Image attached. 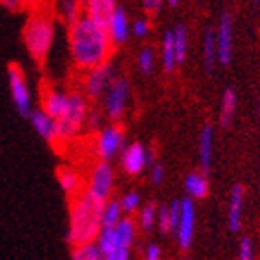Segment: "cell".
<instances>
[{"label":"cell","mask_w":260,"mask_h":260,"mask_svg":"<svg viewBox=\"0 0 260 260\" xmlns=\"http://www.w3.org/2000/svg\"><path fill=\"white\" fill-rule=\"evenodd\" d=\"M113 42L108 31L93 24L87 17H82L70 26V51L77 68L91 71L109 62Z\"/></svg>","instance_id":"1"},{"label":"cell","mask_w":260,"mask_h":260,"mask_svg":"<svg viewBox=\"0 0 260 260\" xmlns=\"http://www.w3.org/2000/svg\"><path fill=\"white\" fill-rule=\"evenodd\" d=\"M106 202H100L87 191L71 199L70 202V230L68 242L73 247L93 244L102 231V211Z\"/></svg>","instance_id":"2"},{"label":"cell","mask_w":260,"mask_h":260,"mask_svg":"<svg viewBox=\"0 0 260 260\" xmlns=\"http://www.w3.org/2000/svg\"><path fill=\"white\" fill-rule=\"evenodd\" d=\"M22 37H24L26 49L33 56V60L44 64L51 51L53 40H55V22L48 13L35 11L27 18Z\"/></svg>","instance_id":"3"},{"label":"cell","mask_w":260,"mask_h":260,"mask_svg":"<svg viewBox=\"0 0 260 260\" xmlns=\"http://www.w3.org/2000/svg\"><path fill=\"white\" fill-rule=\"evenodd\" d=\"M89 113V106L87 100L80 93H71L70 95V104L62 113V117L56 122V137L58 142H68V140L75 139L82 127L86 126V118Z\"/></svg>","instance_id":"4"},{"label":"cell","mask_w":260,"mask_h":260,"mask_svg":"<svg viewBox=\"0 0 260 260\" xmlns=\"http://www.w3.org/2000/svg\"><path fill=\"white\" fill-rule=\"evenodd\" d=\"M8 84H9V93L13 99V104L17 111L20 113V117H31V91L27 86L26 75L22 71L18 64H9L8 68Z\"/></svg>","instance_id":"5"},{"label":"cell","mask_w":260,"mask_h":260,"mask_svg":"<svg viewBox=\"0 0 260 260\" xmlns=\"http://www.w3.org/2000/svg\"><path fill=\"white\" fill-rule=\"evenodd\" d=\"M124 142H126V133L118 124H109L99 131V137L95 140V151L102 162H108L111 158L124 151Z\"/></svg>","instance_id":"6"},{"label":"cell","mask_w":260,"mask_h":260,"mask_svg":"<svg viewBox=\"0 0 260 260\" xmlns=\"http://www.w3.org/2000/svg\"><path fill=\"white\" fill-rule=\"evenodd\" d=\"M131 95V86L126 78H115V82L108 89L104 100V113L109 120L117 122L124 117L127 108V100Z\"/></svg>","instance_id":"7"},{"label":"cell","mask_w":260,"mask_h":260,"mask_svg":"<svg viewBox=\"0 0 260 260\" xmlns=\"http://www.w3.org/2000/svg\"><path fill=\"white\" fill-rule=\"evenodd\" d=\"M115 70H113L111 62H106L100 68L87 71L86 80H84V95L91 100L104 99L111 84L115 82Z\"/></svg>","instance_id":"8"},{"label":"cell","mask_w":260,"mask_h":260,"mask_svg":"<svg viewBox=\"0 0 260 260\" xmlns=\"http://www.w3.org/2000/svg\"><path fill=\"white\" fill-rule=\"evenodd\" d=\"M113 184H115V171L109 166V162L99 160L91 169L89 175V184H87V193L95 197L100 202H108L109 195L113 191Z\"/></svg>","instance_id":"9"},{"label":"cell","mask_w":260,"mask_h":260,"mask_svg":"<svg viewBox=\"0 0 260 260\" xmlns=\"http://www.w3.org/2000/svg\"><path fill=\"white\" fill-rule=\"evenodd\" d=\"M195 224H197V209L191 199L180 200V220H178V228L175 231L177 235V244L182 251H187L193 244V237H195Z\"/></svg>","instance_id":"10"},{"label":"cell","mask_w":260,"mask_h":260,"mask_svg":"<svg viewBox=\"0 0 260 260\" xmlns=\"http://www.w3.org/2000/svg\"><path fill=\"white\" fill-rule=\"evenodd\" d=\"M233 17L224 11L217 26V58L222 66H228L233 58Z\"/></svg>","instance_id":"11"},{"label":"cell","mask_w":260,"mask_h":260,"mask_svg":"<svg viewBox=\"0 0 260 260\" xmlns=\"http://www.w3.org/2000/svg\"><path fill=\"white\" fill-rule=\"evenodd\" d=\"M118 4L115 0H87L84 2V17H87L93 24L108 31L109 22L113 18Z\"/></svg>","instance_id":"12"},{"label":"cell","mask_w":260,"mask_h":260,"mask_svg":"<svg viewBox=\"0 0 260 260\" xmlns=\"http://www.w3.org/2000/svg\"><path fill=\"white\" fill-rule=\"evenodd\" d=\"M146 155H148V148H144L140 142H133L124 148L120 153V162L122 168L127 175H139L140 171L148 168L146 162Z\"/></svg>","instance_id":"13"},{"label":"cell","mask_w":260,"mask_h":260,"mask_svg":"<svg viewBox=\"0 0 260 260\" xmlns=\"http://www.w3.org/2000/svg\"><path fill=\"white\" fill-rule=\"evenodd\" d=\"M246 191L242 184H235L230 191V202H228V228L231 233H239L242 228V213Z\"/></svg>","instance_id":"14"},{"label":"cell","mask_w":260,"mask_h":260,"mask_svg":"<svg viewBox=\"0 0 260 260\" xmlns=\"http://www.w3.org/2000/svg\"><path fill=\"white\" fill-rule=\"evenodd\" d=\"M131 31V24H129V17H127V11L122 6H118L113 13V18L108 26V35L111 39L113 46H120L127 40Z\"/></svg>","instance_id":"15"},{"label":"cell","mask_w":260,"mask_h":260,"mask_svg":"<svg viewBox=\"0 0 260 260\" xmlns=\"http://www.w3.org/2000/svg\"><path fill=\"white\" fill-rule=\"evenodd\" d=\"M31 127L35 129V133L40 139H44L49 144H58V137H56V122L53 120L49 115L42 111V109H35L29 117Z\"/></svg>","instance_id":"16"},{"label":"cell","mask_w":260,"mask_h":260,"mask_svg":"<svg viewBox=\"0 0 260 260\" xmlns=\"http://www.w3.org/2000/svg\"><path fill=\"white\" fill-rule=\"evenodd\" d=\"M213 142H215V129H213L211 124H204L199 135V160L204 175L211 169Z\"/></svg>","instance_id":"17"},{"label":"cell","mask_w":260,"mask_h":260,"mask_svg":"<svg viewBox=\"0 0 260 260\" xmlns=\"http://www.w3.org/2000/svg\"><path fill=\"white\" fill-rule=\"evenodd\" d=\"M70 104V95L68 93H62L58 89H48L44 93L42 99V111L46 115L53 118V120H58L62 117V113L66 111Z\"/></svg>","instance_id":"18"},{"label":"cell","mask_w":260,"mask_h":260,"mask_svg":"<svg viewBox=\"0 0 260 260\" xmlns=\"http://www.w3.org/2000/svg\"><path fill=\"white\" fill-rule=\"evenodd\" d=\"M56 180H58V186L64 191L70 199H75L77 195L82 193V178L80 175L71 168H60L56 171Z\"/></svg>","instance_id":"19"},{"label":"cell","mask_w":260,"mask_h":260,"mask_svg":"<svg viewBox=\"0 0 260 260\" xmlns=\"http://www.w3.org/2000/svg\"><path fill=\"white\" fill-rule=\"evenodd\" d=\"M184 187H186L187 199L202 200L209 193V182L204 173H189L184 178Z\"/></svg>","instance_id":"20"},{"label":"cell","mask_w":260,"mask_h":260,"mask_svg":"<svg viewBox=\"0 0 260 260\" xmlns=\"http://www.w3.org/2000/svg\"><path fill=\"white\" fill-rule=\"evenodd\" d=\"M202 60H204L206 71H213L215 64L218 62L217 58V31H213L211 27L204 31L202 37Z\"/></svg>","instance_id":"21"},{"label":"cell","mask_w":260,"mask_h":260,"mask_svg":"<svg viewBox=\"0 0 260 260\" xmlns=\"http://www.w3.org/2000/svg\"><path fill=\"white\" fill-rule=\"evenodd\" d=\"M235 113H237V91L233 87H228L224 93H222L220 100V126L222 127H230L235 120Z\"/></svg>","instance_id":"22"},{"label":"cell","mask_w":260,"mask_h":260,"mask_svg":"<svg viewBox=\"0 0 260 260\" xmlns=\"http://www.w3.org/2000/svg\"><path fill=\"white\" fill-rule=\"evenodd\" d=\"M122 218H124V211H122L120 200H108L104 204V211H102V230L117 228Z\"/></svg>","instance_id":"23"},{"label":"cell","mask_w":260,"mask_h":260,"mask_svg":"<svg viewBox=\"0 0 260 260\" xmlns=\"http://www.w3.org/2000/svg\"><path fill=\"white\" fill-rule=\"evenodd\" d=\"M115 233H117L118 244L122 247L131 249V246L135 242V235H137V224H135V220L131 217H124L115 228Z\"/></svg>","instance_id":"24"},{"label":"cell","mask_w":260,"mask_h":260,"mask_svg":"<svg viewBox=\"0 0 260 260\" xmlns=\"http://www.w3.org/2000/svg\"><path fill=\"white\" fill-rule=\"evenodd\" d=\"M162 64H164L166 73H171L178 64L177 53H175V44H173V29L166 31L164 39H162Z\"/></svg>","instance_id":"25"},{"label":"cell","mask_w":260,"mask_h":260,"mask_svg":"<svg viewBox=\"0 0 260 260\" xmlns=\"http://www.w3.org/2000/svg\"><path fill=\"white\" fill-rule=\"evenodd\" d=\"M173 44H175V53H177V62L186 60L187 51H189V31L184 24H178L173 29Z\"/></svg>","instance_id":"26"},{"label":"cell","mask_w":260,"mask_h":260,"mask_svg":"<svg viewBox=\"0 0 260 260\" xmlns=\"http://www.w3.org/2000/svg\"><path fill=\"white\" fill-rule=\"evenodd\" d=\"M58 11L62 13V17L66 18V22L73 26L75 22H78L84 17V2H75V0H66L58 4Z\"/></svg>","instance_id":"27"},{"label":"cell","mask_w":260,"mask_h":260,"mask_svg":"<svg viewBox=\"0 0 260 260\" xmlns=\"http://www.w3.org/2000/svg\"><path fill=\"white\" fill-rule=\"evenodd\" d=\"M71 260H104V255L99 249L96 242H93V244H84V246L73 247Z\"/></svg>","instance_id":"28"},{"label":"cell","mask_w":260,"mask_h":260,"mask_svg":"<svg viewBox=\"0 0 260 260\" xmlns=\"http://www.w3.org/2000/svg\"><path fill=\"white\" fill-rule=\"evenodd\" d=\"M96 246L99 249L102 251V255H108V253L115 251L118 247H122L118 244V239H117V233H115V228L113 230H102L99 235V239H96Z\"/></svg>","instance_id":"29"},{"label":"cell","mask_w":260,"mask_h":260,"mask_svg":"<svg viewBox=\"0 0 260 260\" xmlns=\"http://www.w3.org/2000/svg\"><path fill=\"white\" fill-rule=\"evenodd\" d=\"M156 224V208L153 204H146L140 209V228L144 231H151Z\"/></svg>","instance_id":"30"},{"label":"cell","mask_w":260,"mask_h":260,"mask_svg":"<svg viewBox=\"0 0 260 260\" xmlns=\"http://www.w3.org/2000/svg\"><path fill=\"white\" fill-rule=\"evenodd\" d=\"M120 206L124 215H131V213H135L140 208V195L135 193V191H129V193H126V195L122 197Z\"/></svg>","instance_id":"31"},{"label":"cell","mask_w":260,"mask_h":260,"mask_svg":"<svg viewBox=\"0 0 260 260\" xmlns=\"http://www.w3.org/2000/svg\"><path fill=\"white\" fill-rule=\"evenodd\" d=\"M155 68V55L151 49H142L139 53V70L142 75H149Z\"/></svg>","instance_id":"32"},{"label":"cell","mask_w":260,"mask_h":260,"mask_svg":"<svg viewBox=\"0 0 260 260\" xmlns=\"http://www.w3.org/2000/svg\"><path fill=\"white\" fill-rule=\"evenodd\" d=\"M156 224L162 233H169L171 231V224H169V208L168 206H160L156 211Z\"/></svg>","instance_id":"33"},{"label":"cell","mask_w":260,"mask_h":260,"mask_svg":"<svg viewBox=\"0 0 260 260\" xmlns=\"http://www.w3.org/2000/svg\"><path fill=\"white\" fill-rule=\"evenodd\" d=\"M239 260H255V249H253V242L249 237H244V239L240 240Z\"/></svg>","instance_id":"34"},{"label":"cell","mask_w":260,"mask_h":260,"mask_svg":"<svg viewBox=\"0 0 260 260\" xmlns=\"http://www.w3.org/2000/svg\"><path fill=\"white\" fill-rule=\"evenodd\" d=\"M169 208V224H171V231H177L178 228V220H180V200H173Z\"/></svg>","instance_id":"35"},{"label":"cell","mask_w":260,"mask_h":260,"mask_svg":"<svg viewBox=\"0 0 260 260\" xmlns=\"http://www.w3.org/2000/svg\"><path fill=\"white\" fill-rule=\"evenodd\" d=\"M102 118H104V115L100 111H89L87 113V118H86V127L89 131H96L102 127Z\"/></svg>","instance_id":"36"},{"label":"cell","mask_w":260,"mask_h":260,"mask_svg":"<svg viewBox=\"0 0 260 260\" xmlns=\"http://www.w3.org/2000/svg\"><path fill=\"white\" fill-rule=\"evenodd\" d=\"M131 33L135 37H146L149 33V20L148 18H137L131 24Z\"/></svg>","instance_id":"37"},{"label":"cell","mask_w":260,"mask_h":260,"mask_svg":"<svg viewBox=\"0 0 260 260\" xmlns=\"http://www.w3.org/2000/svg\"><path fill=\"white\" fill-rule=\"evenodd\" d=\"M144 260H162V249L158 244H148L144 249Z\"/></svg>","instance_id":"38"},{"label":"cell","mask_w":260,"mask_h":260,"mask_svg":"<svg viewBox=\"0 0 260 260\" xmlns=\"http://www.w3.org/2000/svg\"><path fill=\"white\" fill-rule=\"evenodd\" d=\"M129 256H131V249H127V247H118L115 251L104 255V260H129Z\"/></svg>","instance_id":"39"},{"label":"cell","mask_w":260,"mask_h":260,"mask_svg":"<svg viewBox=\"0 0 260 260\" xmlns=\"http://www.w3.org/2000/svg\"><path fill=\"white\" fill-rule=\"evenodd\" d=\"M151 182L153 186H160L162 182H164V166L162 164H156L151 168Z\"/></svg>","instance_id":"40"},{"label":"cell","mask_w":260,"mask_h":260,"mask_svg":"<svg viewBox=\"0 0 260 260\" xmlns=\"http://www.w3.org/2000/svg\"><path fill=\"white\" fill-rule=\"evenodd\" d=\"M164 4L166 2H162V0H144L142 8L148 13H160V9L164 8Z\"/></svg>","instance_id":"41"},{"label":"cell","mask_w":260,"mask_h":260,"mask_svg":"<svg viewBox=\"0 0 260 260\" xmlns=\"http://www.w3.org/2000/svg\"><path fill=\"white\" fill-rule=\"evenodd\" d=\"M0 6H4V8H8V9H18V8H24V6H27V4H24V2H17V0H2L0 2Z\"/></svg>","instance_id":"42"},{"label":"cell","mask_w":260,"mask_h":260,"mask_svg":"<svg viewBox=\"0 0 260 260\" xmlns=\"http://www.w3.org/2000/svg\"><path fill=\"white\" fill-rule=\"evenodd\" d=\"M166 4H168L169 8H177V6L180 4V2H178V0H168V2H166Z\"/></svg>","instance_id":"43"},{"label":"cell","mask_w":260,"mask_h":260,"mask_svg":"<svg viewBox=\"0 0 260 260\" xmlns=\"http://www.w3.org/2000/svg\"><path fill=\"white\" fill-rule=\"evenodd\" d=\"M256 111H258V118H260V95H258V108H256Z\"/></svg>","instance_id":"44"},{"label":"cell","mask_w":260,"mask_h":260,"mask_svg":"<svg viewBox=\"0 0 260 260\" xmlns=\"http://www.w3.org/2000/svg\"><path fill=\"white\" fill-rule=\"evenodd\" d=\"M256 6H258V8H260V2H256Z\"/></svg>","instance_id":"45"},{"label":"cell","mask_w":260,"mask_h":260,"mask_svg":"<svg viewBox=\"0 0 260 260\" xmlns=\"http://www.w3.org/2000/svg\"><path fill=\"white\" fill-rule=\"evenodd\" d=\"M186 260H187V258H186Z\"/></svg>","instance_id":"46"}]
</instances>
